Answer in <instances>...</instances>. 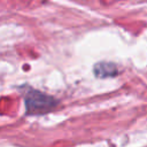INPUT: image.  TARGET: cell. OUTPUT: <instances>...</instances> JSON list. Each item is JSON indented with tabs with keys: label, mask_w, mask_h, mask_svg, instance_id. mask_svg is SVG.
<instances>
[{
	"label": "cell",
	"mask_w": 147,
	"mask_h": 147,
	"mask_svg": "<svg viewBox=\"0 0 147 147\" xmlns=\"http://www.w3.org/2000/svg\"><path fill=\"white\" fill-rule=\"evenodd\" d=\"M94 72L98 77H109V76H116L117 75V68L114 63H107L101 62L98 63L94 67Z\"/></svg>",
	"instance_id": "obj_1"
}]
</instances>
